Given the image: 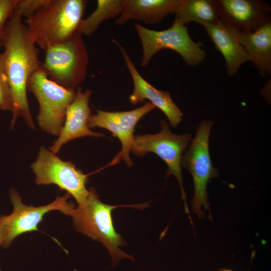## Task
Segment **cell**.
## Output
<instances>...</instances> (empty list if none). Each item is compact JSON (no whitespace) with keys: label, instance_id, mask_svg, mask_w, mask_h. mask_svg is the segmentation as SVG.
Instances as JSON below:
<instances>
[{"label":"cell","instance_id":"6da1fadb","mask_svg":"<svg viewBox=\"0 0 271 271\" xmlns=\"http://www.w3.org/2000/svg\"><path fill=\"white\" fill-rule=\"evenodd\" d=\"M4 71L10 87L13 100V128L18 118L23 117L26 124L35 128L29 108L27 90L30 77L41 67L38 51L29 37L26 26L19 13L14 12L8 21L1 39Z\"/></svg>","mask_w":271,"mask_h":271},{"label":"cell","instance_id":"7a4b0ae2","mask_svg":"<svg viewBox=\"0 0 271 271\" xmlns=\"http://www.w3.org/2000/svg\"><path fill=\"white\" fill-rule=\"evenodd\" d=\"M88 1L48 0L26 19L31 39L45 51L70 38L77 31Z\"/></svg>","mask_w":271,"mask_h":271},{"label":"cell","instance_id":"3957f363","mask_svg":"<svg viewBox=\"0 0 271 271\" xmlns=\"http://www.w3.org/2000/svg\"><path fill=\"white\" fill-rule=\"evenodd\" d=\"M88 190L86 200L78 204L77 208H73L69 213L68 216L72 218L75 229L104 245L112 258L113 265L123 258L133 261L132 256L120 249L126 242L113 226L112 211L117 206L102 202L93 188Z\"/></svg>","mask_w":271,"mask_h":271},{"label":"cell","instance_id":"277c9868","mask_svg":"<svg viewBox=\"0 0 271 271\" xmlns=\"http://www.w3.org/2000/svg\"><path fill=\"white\" fill-rule=\"evenodd\" d=\"M82 35L77 31L66 41L45 51L41 67L59 85L75 91L87 75L88 53Z\"/></svg>","mask_w":271,"mask_h":271},{"label":"cell","instance_id":"5b68a950","mask_svg":"<svg viewBox=\"0 0 271 271\" xmlns=\"http://www.w3.org/2000/svg\"><path fill=\"white\" fill-rule=\"evenodd\" d=\"M213 124L208 119L199 123L194 138L182 158V166L191 174L193 181L192 210L200 218L204 216L202 208L209 211L211 217L207 185L211 179L219 176L212 164L209 151V137Z\"/></svg>","mask_w":271,"mask_h":271},{"label":"cell","instance_id":"8992f818","mask_svg":"<svg viewBox=\"0 0 271 271\" xmlns=\"http://www.w3.org/2000/svg\"><path fill=\"white\" fill-rule=\"evenodd\" d=\"M133 25L142 44V67L148 65L152 57L163 49L177 52L190 66L199 65L205 58L203 44L193 41L187 27L176 17L172 25L164 30H150L137 23Z\"/></svg>","mask_w":271,"mask_h":271},{"label":"cell","instance_id":"52a82bcc","mask_svg":"<svg viewBox=\"0 0 271 271\" xmlns=\"http://www.w3.org/2000/svg\"><path fill=\"white\" fill-rule=\"evenodd\" d=\"M161 131L156 134H140L134 136L131 152L137 156L143 157L149 153L158 155L167 164L166 178L174 176L180 187L185 212L189 215L191 224L193 221L188 207L186 195L183 185L182 175V154L192 140L191 134H176L172 133L165 120L161 121Z\"/></svg>","mask_w":271,"mask_h":271},{"label":"cell","instance_id":"ba28073f","mask_svg":"<svg viewBox=\"0 0 271 271\" xmlns=\"http://www.w3.org/2000/svg\"><path fill=\"white\" fill-rule=\"evenodd\" d=\"M28 89L39 103L37 119L41 129L53 136H58L76 90L65 88L50 80L42 67L30 77Z\"/></svg>","mask_w":271,"mask_h":271},{"label":"cell","instance_id":"9c48e42d","mask_svg":"<svg viewBox=\"0 0 271 271\" xmlns=\"http://www.w3.org/2000/svg\"><path fill=\"white\" fill-rule=\"evenodd\" d=\"M31 169L37 185H55L73 196L77 204L87 199V176L71 162L62 160L45 147L40 148Z\"/></svg>","mask_w":271,"mask_h":271},{"label":"cell","instance_id":"30bf717a","mask_svg":"<svg viewBox=\"0 0 271 271\" xmlns=\"http://www.w3.org/2000/svg\"><path fill=\"white\" fill-rule=\"evenodd\" d=\"M70 195L68 193L58 196L51 203L38 207L27 205L22 202L19 192L15 189L10 191V198L13 205V211L8 215L0 216V226L3 232V247L8 248L18 236L25 233L38 230V225L43 220L45 214L54 210H59L68 216L74 207L68 201Z\"/></svg>","mask_w":271,"mask_h":271},{"label":"cell","instance_id":"8fae6325","mask_svg":"<svg viewBox=\"0 0 271 271\" xmlns=\"http://www.w3.org/2000/svg\"><path fill=\"white\" fill-rule=\"evenodd\" d=\"M156 108L152 103L148 102L129 111L111 112L98 110L96 114L89 117L88 125L89 128L98 127L106 129L117 138L122 145L119 158L130 167L133 162L129 153L134 138L136 126L143 116Z\"/></svg>","mask_w":271,"mask_h":271},{"label":"cell","instance_id":"7c38bea8","mask_svg":"<svg viewBox=\"0 0 271 271\" xmlns=\"http://www.w3.org/2000/svg\"><path fill=\"white\" fill-rule=\"evenodd\" d=\"M220 21L241 32H253L270 21L269 6L258 0L216 1Z\"/></svg>","mask_w":271,"mask_h":271},{"label":"cell","instance_id":"4fadbf2b","mask_svg":"<svg viewBox=\"0 0 271 271\" xmlns=\"http://www.w3.org/2000/svg\"><path fill=\"white\" fill-rule=\"evenodd\" d=\"M111 41L119 49L132 79L133 90L129 97L130 103L136 105L143 102L146 99L149 100L166 115L171 126L176 127L182 120L183 113L169 92L158 89L149 83L138 72L124 48L116 40L112 39Z\"/></svg>","mask_w":271,"mask_h":271},{"label":"cell","instance_id":"5bb4252c","mask_svg":"<svg viewBox=\"0 0 271 271\" xmlns=\"http://www.w3.org/2000/svg\"><path fill=\"white\" fill-rule=\"evenodd\" d=\"M92 93L90 89L83 91L80 86L76 88L74 98L67 109L59 137L49 149L54 154L58 153L64 145L72 140L87 136H104L102 133L92 131L88 125L91 111L89 102Z\"/></svg>","mask_w":271,"mask_h":271},{"label":"cell","instance_id":"9a60e30c","mask_svg":"<svg viewBox=\"0 0 271 271\" xmlns=\"http://www.w3.org/2000/svg\"><path fill=\"white\" fill-rule=\"evenodd\" d=\"M202 26L204 28L216 49L223 56L228 76L235 75L243 64L250 61L248 55L235 36L232 28L221 21Z\"/></svg>","mask_w":271,"mask_h":271},{"label":"cell","instance_id":"2e32d148","mask_svg":"<svg viewBox=\"0 0 271 271\" xmlns=\"http://www.w3.org/2000/svg\"><path fill=\"white\" fill-rule=\"evenodd\" d=\"M182 0H124L122 11L116 20L120 26L133 20L146 24L160 23L167 16L175 14Z\"/></svg>","mask_w":271,"mask_h":271},{"label":"cell","instance_id":"e0dca14e","mask_svg":"<svg viewBox=\"0 0 271 271\" xmlns=\"http://www.w3.org/2000/svg\"><path fill=\"white\" fill-rule=\"evenodd\" d=\"M254 66L262 76L271 74V22L253 32H244L232 28Z\"/></svg>","mask_w":271,"mask_h":271},{"label":"cell","instance_id":"ac0fdd59","mask_svg":"<svg viewBox=\"0 0 271 271\" xmlns=\"http://www.w3.org/2000/svg\"><path fill=\"white\" fill-rule=\"evenodd\" d=\"M175 14V17L184 25L195 22L203 26L220 21L216 1L182 0Z\"/></svg>","mask_w":271,"mask_h":271},{"label":"cell","instance_id":"d6986e66","mask_svg":"<svg viewBox=\"0 0 271 271\" xmlns=\"http://www.w3.org/2000/svg\"><path fill=\"white\" fill-rule=\"evenodd\" d=\"M124 0H98L95 10L87 18L82 19L77 31L82 35L89 36L95 32L104 21L118 17Z\"/></svg>","mask_w":271,"mask_h":271},{"label":"cell","instance_id":"ffe728a7","mask_svg":"<svg viewBox=\"0 0 271 271\" xmlns=\"http://www.w3.org/2000/svg\"><path fill=\"white\" fill-rule=\"evenodd\" d=\"M11 91L6 75L3 62L2 53L0 54V109L13 111Z\"/></svg>","mask_w":271,"mask_h":271},{"label":"cell","instance_id":"44dd1931","mask_svg":"<svg viewBox=\"0 0 271 271\" xmlns=\"http://www.w3.org/2000/svg\"><path fill=\"white\" fill-rule=\"evenodd\" d=\"M48 0H18L15 10L22 17L26 19L31 17L40 9Z\"/></svg>","mask_w":271,"mask_h":271},{"label":"cell","instance_id":"7402d4cb","mask_svg":"<svg viewBox=\"0 0 271 271\" xmlns=\"http://www.w3.org/2000/svg\"><path fill=\"white\" fill-rule=\"evenodd\" d=\"M18 0H0V40L5 31L8 21L12 17Z\"/></svg>","mask_w":271,"mask_h":271},{"label":"cell","instance_id":"603a6c76","mask_svg":"<svg viewBox=\"0 0 271 271\" xmlns=\"http://www.w3.org/2000/svg\"><path fill=\"white\" fill-rule=\"evenodd\" d=\"M3 238H4L3 232L2 228L1 226H0V246L2 245ZM0 271H2L1 270V267H0Z\"/></svg>","mask_w":271,"mask_h":271},{"label":"cell","instance_id":"cb8c5ba5","mask_svg":"<svg viewBox=\"0 0 271 271\" xmlns=\"http://www.w3.org/2000/svg\"><path fill=\"white\" fill-rule=\"evenodd\" d=\"M218 271H233L232 269H228V268H222L219 269Z\"/></svg>","mask_w":271,"mask_h":271},{"label":"cell","instance_id":"d4e9b609","mask_svg":"<svg viewBox=\"0 0 271 271\" xmlns=\"http://www.w3.org/2000/svg\"><path fill=\"white\" fill-rule=\"evenodd\" d=\"M2 46V42H1V40H0V47Z\"/></svg>","mask_w":271,"mask_h":271}]
</instances>
